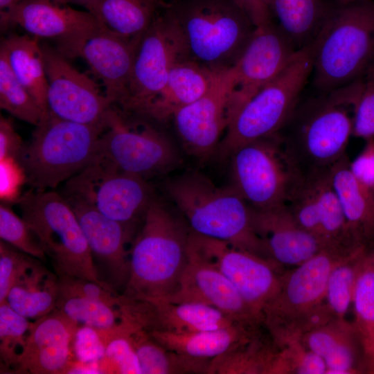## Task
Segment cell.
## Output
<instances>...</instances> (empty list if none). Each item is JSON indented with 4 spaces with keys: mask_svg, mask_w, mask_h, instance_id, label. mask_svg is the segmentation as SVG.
Here are the masks:
<instances>
[{
    "mask_svg": "<svg viewBox=\"0 0 374 374\" xmlns=\"http://www.w3.org/2000/svg\"><path fill=\"white\" fill-rule=\"evenodd\" d=\"M362 78L298 103L278 132L285 152L305 175L330 168L346 155Z\"/></svg>",
    "mask_w": 374,
    "mask_h": 374,
    "instance_id": "cell-1",
    "label": "cell"
},
{
    "mask_svg": "<svg viewBox=\"0 0 374 374\" xmlns=\"http://www.w3.org/2000/svg\"><path fill=\"white\" fill-rule=\"evenodd\" d=\"M189 233L190 228L155 198L130 251V274L123 295L145 301L172 296L188 262Z\"/></svg>",
    "mask_w": 374,
    "mask_h": 374,
    "instance_id": "cell-2",
    "label": "cell"
},
{
    "mask_svg": "<svg viewBox=\"0 0 374 374\" xmlns=\"http://www.w3.org/2000/svg\"><path fill=\"white\" fill-rule=\"evenodd\" d=\"M311 44L312 84L319 93L362 78L374 60V0L335 3Z\"/></svg>",
    "mask_w": 374,
    "mask_h": 374,
    "instance_id": "cell-3",
    "label": "cell"
},
{
    "mask_svg": "<svg viewBox=\"0 0 374 374\" xmlns=\"http://www.w3.org/2000/svg\"><path fill=\"white\" fill-rule=\"evenodd\" d=\"M165 189L192 231L270 260L253 227L251 206L231 186L219 187L190 171L167 181Z\"/></svg>",
    "mask_w": 374,
    "mask_h": 374,
    "instance_id": "cell-4",
    "label": "cell"
},
{
    "mask_svg": "<svg viewBox=\"0 0 374 374\" xmlns=\"http://www.w3.org/2000/svg\"><path fill=\"white\" fill-rule=\"evenodd\" d=\"M106 127L63 120L48 112L17 158L26 181L32 189L48 190L68 181L94 161Z\"/></svg>",
    "mask_w": 374,
    "mask_h": 374,
    "instance_id": "cell-5",
    "label": "cell"
},
{
    "mask_svg": "<svg viewBox=\"0 0 374 374\" xmlns=\"http://www.w3.org/2000/svg\"><path fill=\"white\" fill-rule=\"evenodd\" d=\"M165 6L180 28L190 57L213 70L232 67L256 28L233 0H172Z\"/></svg>",
    "mask_w": 374,
    "mask_h": 374,
    "instance_id": "cell-6",
    "label": "cell"
},
{
    "mask_svg": "<svg viewBox=\"0 0 374 374\" xmlns=\"http://www.w3.org/2000/svg\"><path fill=\"white\" fill-rule=\"evenodd\" d=\"M21 217L38 236L58 277L82 278L114 290L100 280L78 218L66 199L53 190H30L17 202Z\"/></svg>",
    "mask_w": 374,
    "mask_h": 374,
    "instance_id": "cell-7",
    "label": "cell"
},
{
    "mask_svg": "<svg viewBox=\"0 0 374 374\" xmlns=\"http://www.w3.org/2000/svg\"><path fill=\"white\" fill-rule=\"evenodd\" d=\"M312 66L310 44L240 109L220 141L217 153L230 157L244 145L279 132L299 103Z\"/></svg>",
    "mask_w": 374,
    "mask_h": 374,
    "instance_id": "cell-8",
    "label": "cell"
},
{
    "mask_svg": "<svg viewBox=\"0 0 374 374\" xmlns=\"http://www.w3.org/2000/svg\"><path fill=\"white\" fill-rule=\"evenodd\" d=\"M352 252L326 249L283 273L278 292L262 317L263 326L278 348L300 341L305 319L326 301L331 271Z\"/></svg>",
    "mask_w": 374,
    "mask_h": 374,
    "instance_id": "cell-9",
    "label": "cell"
},
{
    "mask_svg": "<svg viewBox=\"0 0 374 374\" xmlns=\"http://www.w3.org/2000/svg\"><path fill=\"white\" fill-rule=\"evenodd\" d=\"M170 139L148 121L131 118L112 107L101 134L94 161L147 179L180 163Z\"/></svg>",
    "mask_w": 374,
    "mask_h": 374,
    "instance_id": "cell-10",
    "label": "cell"
},
{
    "mask_svg": "<svg viewBox=\"0 0 374 374\" xmlns=\"http://www.w3.org/2000/svg\"><path fill=\"white\" fill-rule=\"evenodd\" d=\"M230 157L231 186L255 208L287 204L303 176L278 134L244 145Z\"/></svg>",
    "mask_w": 374,
    "mask_h": 374,
    "instance_id": "cell-11",
    "label": "cell"
},
{
    "mask_svg": "<svg viewBox=\"0 0 374 374\" xmlns=\"http://www.w3.org/2000/svg\"><path fill=\"white\" fill-rule=\"evenodd\" d=\"M165 3L136 47L128 96L120 109L125 113L139 115L163 88L171 69L190 57L180 28Z\"/></svg>",
    "mask_w": 374,
    "mask_h": 374,
    "instance_id": "cell-12",
    "label": "cell"
},
{
    "mask_svg": "<svg viewBox=\"0 0 374 374\" xmlns=\"http://www.w3.org/2000/svg\"><path fill=\"white\" fill-rule=\"evenodd\" d=\"M66 181L63 195L81 197L107 217L131 227L143 220L155 199L147 179L97 161Z\"/></svg>",
    "mask_w": 374,
    "mask_h": 374,
    "instance_id": "cell-13",
    "label": "cell"
},
{
    "mask_svg": "<svg viewBox=\"0 0 374 374\" xmlns=\"http://www.w3.org/2000/svg\"><path fill=\"white\" fill-rule=\"evenodd\" d=\"M188 244L224 274L262 323L264 310L280 288L283 267L271 260L190 229Z\"/></svg>",
    "mask_w": 374,
    "mask_h": 374,
    "instance_id": "cell-14",
    "label": "cell"
},
{
    "mask_svg": "<svg viewBox=\"0 0 374 374\" xmlns=\"http://www.w3.org/2000/svg\"><path fill=\"white\" fill-rule=\"evenodd\" d=\"M56 49L68 58L80 57L102 80L112 105L121 109L127 96L136 47L100 24L89 31L56 41Z\"/></svg>",
    "mask_w": 374,
    "mask_h": 374,
    "instance_id": "cell-15",
    "label": "cell"
},
{
    "mask_svg": "<svg viewBox=\"0 0 374 374\" xmlns=\"http://www.w3.org/2000/svg\"><path fill=\"white\" fill-rule=\"evenodd\" d=\"M48 80V112L63 120L107 125L113 107L98 84L75 69L56 48L42 46Z\"/></svg>",
    "mask_w": 374,
    "mask_h": 374,
    "instance_id": "cell-16",
    "label": "cell"
},
{
    "mask_svg": "<svg viewBox=\"0 0 374 374\" xmlns=\"http://www.w3.org/2000/svg\"><path fill=\"white\" fill-rule=\"evenodd\" d=\"M296 52L272 21L256 27L232 66L234 82L228 109L229 124L249 99L283 71Z\"/></svg>",
    "mask_w": 374,
    "mask_h": 374,
    "instance_id": "cell-17",
    "label": "cell"
},
{
    "mask_svg": "<svg viewBox=\"0 0 374 374\" xmlns=\"http://www.w3.org/2000/svg\"><path fill=\"white\" fill-rule=\"evenodd\" d=\"M233 82L232 67L220 70L203 96L172 116L182 145L190 154L204 158L217 150L229 125Z\"/></svg>",
    "mask_w": 374,
    "mask_h": 374,
    "instance_id": "cell-18",
    "label": "cell"
},
{
    "mask_svg": "<svg viewBox=\"0 0 374 374\" xmlns=\"http://www.w3.org/2000/svg\"><path fill=\"white\" fill-rule=\"evenodd\" d=\"M163 301L202 303L215 308L236 320L262 324L224 274L189 244L188 262L178 288Z\"/></svg>",
    "mask_w": 374,
    "mask_h": 374,
    "instance_id": "cell-19",
    "label": "cell"
},
{
    "mask_svg": "<svg viewBox=\"0 0 374 374\" xmlns=\"http://www.w3.org/2000/svg\"><path fill=\"white\" fill-rule=\"evenodd\" d=\"M78 326L57 309L32 322L15 373H66L73 359L72 344Z\"/></svg>",
    "mask_w": 374,
    "mask_h": 374,
    "instance_id": "cell-20",
    "label": "cell"
},
{
    "mask_svg": "<svg viewBox=\"0 0 374 374\" xmlns=\"http://www.w3.org/2000/svg\"><path fill=\"white\" fill-rule=\"evenodd\" d=\"M251 210L253 227L269 258L280 267H296L329 249L297 222L286 204L265 209L251 206Z\"/></svg>",
    "mask_w": 374,
    "mask_h": 374,
    "instance_id": "cell-21",
    "label": "cell"
},
{
    "mask_svg": "<svg viewBox=\"0 0 374 374\" xmlns=\"http://www.w3.org/2000/svg\"><path fill=\"white\" fill-rule=\"evenodd\" d=\"M62 195L73 210L93 256L105 266L116 285L125 286L130 274L126 244L131 226L107 217L81 197Z\"/></svg>",
    "mask_w": 374,
    "mask_h": 374,
    "instance_id": "cell-22",
    "label": "cell"
},
{
    "mask_svg": "<svg viewBox=\"0 0 374 374\" xmlns=\"http://www.w3.org/2000/svg\"><path fill=\"white\" fill-rule=\"evenodd\" d=\"M69 3L64 0H23L0 21L1 29L19 25L30 35L57 41L98 26L90 12L74 9Z\"/></svg>",
    "mask_w": 374,
    "mask_h": 374,
    "instance_id": "cell-23",
    "label": "cell"
},
{
    "mask_svg": "<svg viewBox=\"0 0 374 374\" xmlns=\"http://www.w3.org/2000/svg\"><path fill=\"white\" fill-rule=\"evenodd\" d=\"M136 312L139 324L146 331L193 332L221 329L243 322L215 308L199 303L137 301Z\"/></svg>",
    "mask_w": 374,
    "mask_h": 374,
    "instance_id": "cell-24",
    "label": "cell"
},
{
    "mask_svg": "<svg viewBox=\"0 0 374 374\" xmlns=\"http://www.w3.org/2000/svg\"><path fill=\"white\" fill-rule=\"evenodd\" d=\"M220 71L211 69L191 57L178 62L171 69L163 88L138 116L159 123L172 119L178 110L207 91Z\"/></svg>",
    "mask_w": 374,
    "mask_h": 374,
    "instance_id": "cell-25",
    "label": "cell"
},
{
    "mask_svg": "<svg viewBox=\"0 0 374 374\" xmlns=\"http://www.w3.org/2000/svg\"><path fill=\"white\" fill-rule=\"evenodd\" d=\"M300 341L323 358L327 374L366 373L363 347L353 321L336 317L304 335Z\"/></svg>",
    "mask_w": 374,
    "mask_h": 374,
    "instance_id": "cell-26",
    "label": "cell"
},
{
    "mask_svg": "<svg viewBox=\"0 0 374 374\" xmlns=\"http://www.w3.org/2000/svg\"><path fill=\"white\" fill-rule=\"evenodd\" d=\"M344 155L330 168V178L351 233L359 245L374 243V194L362 186L350 170Z\"/></svg>",
    "mask_w": 374,
    "mask_h": 374,
    "instance_id": "cell-27",
    "label": "cell"
},
{
    "mask_svg": "<svg viewBox=\"0 0 374 374\" xmlns=\"http://www.w3.org/2000/svg\"><path fill=\"white\" fill-rule=\"evenodd\" d=\"M262 326L243 321L214 330L186 333L160 330L148 332L156 341L168 349L195 357L213 359L253 337L260 330Z\"/></svg>",
    "mask_w": 374,
    "mask_h": 374,
    "instance_id": "cell-28",
    "label": "cell"
},
{
    "mask_svg": "<svg viewBox=\"0 0 374 374\" xmlns=\"http://www.w3.org/2000/svg\"><path fill=\"white\" fill-rule=\"evenodd\" d=\"M334 3L326 0H271V21L298 51L314 40Z\"/></svg>",
    "mask_w": 374,
    "mask_h": 374,
    "instance_id": "cell-29",
    "label": "cell"
},
{
    "mask_svg": "<svg viewBox=\"0 0 374 374\" xmlns=\"http://www.w3.org/2000/svg\"><path fill=\"white\" fill-rule=\"evenodd\" d=\"M164 3L163 0H96L84 8L105 28L139 43Z\"/></svg>",
    "mask_w": 374,
    "mask_h": 374,
    "instance_id": "cell-30",
    "label": "cell"
},
{
    "mask_svg": "<svg viewBox=\"0 0 374 374\" xmlns=\"http://www.w3.org/2000/svg\"><path fill=\"white\" fill-rule=\"evenodd\" d=\"M38 39L28 34H12L1 40L0 47L4 49L15 76L40 107L44 118L48 114V80Z\"/></svg>",
    "mask_w": 374,
    "mask_h": 374,
    "instance_id": "cell-31",
    "label": "cell"
},
{
    "mask_svg": "<svg viewBox=\"0 0 374 374\" xmlns=\"http://www.w3.org/2000/svg\"><path fill=\"white\" fill-rule=\"evenodd\" d=\"M58 276L38 260L12 287L6 301L17 312L37 319L55 310Z\"/></svg>",
    "mask_w": 374,
    "mask_h": 374,
    "instance_id": "cell-32",
    "label": "cell"
},
{
    "mask_svg": "<svg viewBox=\"0 0 374 374\" xmlns=\"http://www.w3.org/2000/svg\"><path fill=\"white\" fill-rule=\"evenodd\" d=\"M279 351L270 335L266 337L260 330L213 358L208 374H273Z\"/></svg>",
    "mask_w": 374,
    "mask_h": 374,
    "instance_id": "cell-33",
    "label": "cell"
},
{
    "mask_svg": "<svg viewBox=\"0 0 374 374\" xmlns=\"http://www.w3.org/2000/svg\"><path fill=\"white\" fill-rule=\"evenodd\" d=\"M309 174L316 189L323 238L326 246L342 253H350L365 246L359 245L351 233L332 184L330 168Z\"/></svg>",
    "mask_w": 374,
    "mask_h": 374,
    "instance_id": "cell-34",
    "label": "cell"
},
{
    "mask_svg": "<svg viewBox=\"0 0 374 374\" xmlns=\"http://www.w3.org/2000/svg\"><path fill=\"white\" fill-rule=\"evenodd\" d=\"M130 338L142 374H208L212 359L195 357L168 349L143 329L134 332Z\"/></svg>",
    "mask_w": 374,
    "mask_h": 374,
    "instance_id": "cell-35",
    "label": "cell"
},
{
    "mask_svg": "<svg viewBox=\"0 0 374 374\" xmlns=\"http://www.w3.org/2000/svg\"><path fill=\"white\" fill-rule=\"evenodd\" d=\"M352 305L353 323L363 347L366 373L374 374V243L368 247Z\"/></svg>",
    "mask_w": 374,
    "mask_h": 374,
    "instance_id": "cell-36",
    "label": "cell"
},
{
    "mask_svg": "<svg viewBox=\"0 0 374 374\" xmlns=\"http://www.w3.org/2000/svg\"><path fill=\"white\" fill-rule=\"evenodd\" d=\"M369 246H362L338 262L328 278L326 302L335 316L344 317L353 303L355 285Z\"/></svg>",
    "mask_w": 374,
    "mask_h": 374,
    "instance_id": "cell-37",
    "label": "cell"
},
{
    "mask_svg": "<svg viewBox=\"0 0 374 374\" xmlns=\"http://www.w3.org/2000/svg\"><path fill=\"white\" fill-rule=\"evenodd\" d=\"M0 107L24 122L37 125L43 114L35 100L13 73L4 49L0 47Z\"/></svg>",
    "mask_w": 374,
    "mask_h": 374,
    "instance_id": "cell-38",
    "label": "cell"
},
{
    "mask_svg": "<svg viewBox=\"0 0 374 374\" xmlns=\"http://www.w3.org/2000/svg\"><path fill=\"white\" fill-rule=\"evenodd\" d=\"M56 309L76 323L98 329H110L122 320L119 308L100 301L80 297H58Z\"/></svg>",
    "mask_w": 374,
    "mask_h": 374,
    "instance_id": "cell-39",
    "label": "cell"
},
{
    "mask_svg": "<svg viewBox=\"0 0 374 374\" xmlns=\"http://www.w3.org/2000/svg\"><path fill=\"white\" fill-rule=\"evenodd\" d=\"M32 322L14 310L6 301L0 303V355L7 368L17 366Z\"/></svg>",
    "mask_w": 374,
    "mask_h": 374,
    "instance_id": "cell-40",
    "label": "cell"
},
{
    "mask_svg": "<svg viewBox=\"0 0 374 374\" xmlns=\"http://www.w3.org/2000/svg\"><path fill=\"white\" fill-rule=\"evenodd\" d=\"M0 238L5 242L39 260L46 254L38 236L28 223L5 202L0 205Z\"/></svg>",
    "mask_w": 374,
    "mask_h": 374,
    "instance_id": "cell-41",
    "label": "cell"
},
{
    "mask_svg": "<svg viewBox=\"0 0 374 374\" xmlns=\"http://www.w3.org/2000/svg\"><path fill=\"white\" fill-rule=\"evenodd\" d=\"M132 333H117L108 341L105 355L99 361L101 373H141L139 359L130 338Z\"/></svg>",
    "mask_w": 374,
    "mask_h": 374,
    "instance_id": "cell-42",
    "label": "cell"
},
{
    "mask_svg": "<svg viewBox=\"0 0 374 374\" xmlns=\"http://www.w3.org/2000/svg\"><path fill=\"white\" fill-rule=\"evenodd\" d=\"M353 136L374 138V60L362 78L353 119Z\"/></svg>",
    "mask_w": 374,
    "mask_h": 374,
    "instance_id": "cell-43",
    "label": "cell"
},
{
    "mask_svg": "<svg viewBox=\"0 0 374 374\" xmlns=\"http://www.w3.org/2000/svg\"><path fill=\"white\" fill-rule=\"evenodd\" d=\"M38 260L1 240L0 303L6 301L12 287Z\"/></svg>",
    "mask_w": 374,
    "mask_h": 374,
    "instance_id": "cell-44",
    "label": "cell"
},
{
    "mask_svg": "<svg viewBox=\"0 0 374 374\" xmlns=\"http://www.w3.org/2000/svg\"><path fill=\"white\" fill-rule=\"evenodd\" d=\"M58 297H80L102 301L114 308H119L123 294L109 290L93 281L75 277L60 276L57 280Z\"/></svg>",
    "mask_w": 374,
    "mask_h": 374,
    "instance_id": "cell-45",
    "label": "cell"
},
{
    "mask_svg": "<svg viewBox=\"0 0 374 374\" xmlns=\"http://www.w3.org/2000/svg\"><path fill=\"white\" fill-rule=\"evenodd\" d=\"M106 345L98 328L83 325L78 326L73 340L74 358L83 362H96L101 360Z\"/></svg>",
    "mask_w": 374,
    "mask_h": 374,
    "instance_id": "cell-46",
    "label": "cell"
},
{
    "mask_svg": "<svg viewBox=\"0 0 374 374\" xmlns=\"http://www.w3.org/2000/svg\"><path fill=\"white\" fill-rule=\"evenodd\" d=\"M0 196L5 203L17 202L20 195V188L26 181L24 172L13 158L0 160Z\"/></svg>",
    "mask_w": 374,
    "mask_h": 374,
    "instance_id": "cell-47",
    "label": "cell"
},
{
    "mask_svg": "<svg viewBox=\"0 0 374 374\" xmlns=\"http://www.w3.org/2000/svg\"><path fill=\"white\" fill-rule=\"evenodd\" d=\"M359 154L349 167L355 179L374 194V138L368 139Z\"/></svg>",
    "mask_w": 374,
    "mask_h": 374,
    "instance_id": "cell-48",
    "label": "cell"
},
{
    "mask_svg": "<svg viewBox=\"0 0 374 374\" xmlns=\"http://www.w3.org/2000/svg\"><path fill=\"white\" fill-rule=\"evenodd\" d=\"M24 143L12 121L1 115L0 160L7 158L17 159Z\"/></svg>",
    "mask_w": 374,
    "mask_h": 374,
    "instance_id": "cell-49",
    "label": "cell"
},
{
    "mask_svg": "<svg viewBox=\"0 0 374 374\" xmlns=\"http://www.w3.org/2000/svg\"><path fill=\"white\" fill-rule=\"evenodd\" d=\"M247 15L253 24L260 26L271 22V0H233Z\"/></svg>",
    "mask_w": 374,
    "mask_h": 374,
    "instance_id": "cell-50",
    "label": "cell"
},
{
    "mask_svg": "<svg viewBox=\"0 0 374 374\" xmlns=\"http://www.w3.org/2000/svg\"><path fill=\"white\" fill-rule=\"evenodd\" d=\"M68 3H73L82 6L84 7L86 5L92 3L96 0H64Z\"/></svg>",
    "mask_w": 374,
    "mask_h": 374,
    "instance_id": "cell-51",
    "label": "cell"
},
{
    "mask_svg": "<svg viewBox=\"0 0 374 374\" xmlns=\"http://www.w3.org/2000/svg\"><path fill=\"white\" fill-rule=\"evenodd\" d=\"M335 3H337L346 4V3H351L353 1H357L359 0H335Z\"/></svg>",
    "mask_w": 374,
    "mask_h": 374,
    "instance_id": "cell-52",
    "label": "cell"
}]
</instances>
